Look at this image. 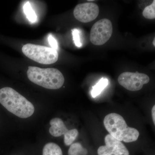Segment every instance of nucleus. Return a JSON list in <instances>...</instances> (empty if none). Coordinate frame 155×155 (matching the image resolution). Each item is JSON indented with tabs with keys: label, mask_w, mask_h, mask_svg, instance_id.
Segmentation results:
<instances>
[{
	"label": "nucleus",
	"mask_w": 155,
	"mask_h": 155,
	"mask_svg": "<svg viewBox=\"0 0 155 155\" xmlns=\"http://www.w3.org/2000/svg\"><path fill=\"white\" fill-rule=\"evenodd\" d=\"M48 40L49 44L51 46V48L56 50L58 49V42H57V40L51 35L50 34L49 35Z\"/></svg>",
	"instance_id": "obj_17"
},
{
	"label": "nucleus",
	"mask_w": 155,
	"mask_h": 155,
	"mask_svg": "<svg viewBox=\"0 0 155 155\" xmlns=\"http://www.w3.org/2000/svg\"><path fill=\"white\" fill-rule=\"evenodd\" d=\"M42 155H63L61 148L54 143H48L45 145Z\"/></svg>",
	"instance_id": "obj_10"
},
{
	"label": "nucleus",
	"mask_w": 155,
	"mask_h": 155,
	"mask_svg": "<svg viewBox=\"0 0 155 155\" xmlns=\"http://www.w3.org/2000/svg\"><path fill=\"white\" fill-rule=\"evenodd\" d=\"M104 141L105 145L98 149V155H129L125 145L110 134L106 136Z\"/></svg>",
	"instance_id": "obj_7"
},
{
	"label": "nucleus",
	"mask_w": 155,
	"mask_h": 155,
	"mask_svg": "<svg viewBox=\"0 0 155 155\" xmlns=\"http://www.w3.org/2000/svg\"><path fill=\"white\" fill-rule=\"evenodd\" d=\"M118 80L119 84L126 89L135 91L141 90L144 84L149 82L150 79L147 75L143 73L124 72L120 74Z\"/></svg>",
	"instance_id": "obj_6"
},
{
	"label": "nucleus",
	"mask_w": 155,
	"mask_h": 155,
	"mask_svg": "<svg viewBox=\"0 0 155 155\" xmlns=\"http://www.w3.org/2000/svg\"><path fill=\"white\" fill-rule=\"evenodd\" d=\"M143 17L147 19H154L155 18V1L152 4L146 7L143 12Z\"/></svg>",
	"instance_id": "obj_15"
},
{
	"label": "nucleus",
	"mask_w": 155,
	"mask_h": 155,
	"mask_svg": "<svg viewBox=\"0 0 155 155\" xmlns=\"http://www.w3.org/2000/svg\"><path fill=\"white\" fill-rule=\"evenodd\" d=\"M24 13L26 15L27 19L30 22H35L37 20V16L35 12L31 5L29 2H26L23 6Z\"/></svg>",
	"instance_id": "obj_13"
},
{
	"label": "nucleus",
	"mask_w": 155,
	"mask_h": 155,
	"mask_svg": "<svg viewBox=\"0 0 155 155\" xmlns=\"http://www.w3.org/2000/svg\"><path fill=\"white\" fill-rule=\"evenodd\" d=\"M72 34L75 46L77 47H81L82 46V44L81 42L80 31L76 28L72 29Z\"/></svg>",
	"instance_id": "obj_16"
},
{
	"label": "nucleus",
	"mask_w": 155,
	"mask_h": 155,
	"mask_svg": "<svg viewBox=\"0 0 155 155\" xmlns=\"http://www.w3.org/2000/svg\"><path fill=\"white\" fill-rule=\"evenodd\" d=\"M152 113V119L153 122L154 124L155 125V106H154L153 107L151 111Z\"/></svg>",
	"instance_id": "obj_18"
},
{
	"label": "nucleus",
	"mask_w": 155,
	"mask_h": 155,
	"mask_svg": "<svg viewBox=\"0 0 155 155\" xmlns=\"http://www.w3.org/2000/svg\"><path fill=\"white\" fill-rule=\"evenodd\" d=\"M78 135V130L76 129L69 130L66 134L64 135V143L66 146H70L72 144Z\"/></svg>",
	"instance_id": "obj_14"
},
{
	"label": "nucleus",
	"mask_w": 155,
	"mask_h": 155,
	"mask_svg": "<svg viewBox=\"0 0 155 155\" xmlns=\"http://www.w3.org/2000/svg\"><path fill=\"white\" fill-rule=\"evenodd\" d=\"M22 51L29 59L41 64H54L58 59L57 50L43 46L27 44L22 47Z\"/></svg>",
	"instance_id": "obj_4"
},
{
	"label": "nucleus",
	"mask_w": 155,
	"mask_h": 155,
	"mask_svg": "<svg viewBox=\"0 0 155 155\" xmlns=\"http://www.w3.org/2000/svg\"><path fill=\"white\" fill-rule=\"evenodd\" d=\"M113 33V25L107 19H100L93 25L90 33V40L93 44L102 45L109 41Z\"/></svg>",
	"instance_id": "obj_5"
},
{
	"label": "nucleus",
	"mask_w": 155,
	"mask_h": 155,
	"mask_svg": "<svg viewBox=\"0 0 155 155\" xmlns=\"http://www.w3.org/2000/svg\"><path fill=\"white\" fill-rule=\"evenodd\" d=\"M88 151L79 143L71 145L68 150V155H87Z\"/></svg>",
	"instance_id": "obj_12"
},
{
	"label": "nucleus",
	"mask_w": 155,
	"mask_h": 155,
	"mask_svg": "<svg viewBox=\"0 0 155 155\" xmlns=\"http://www.w3.org/2000/svg\"><path fill=\"white\" fill-rule=\"evenodd\" d=\"M28 79L33 83L49 89L56 90L63 86L64 78L55 68H41L29 67L27 72Z\"/></svg>",
	"instance_id": "obj_3"
},
{
	"label": "nucleus",
	"mask_w": 155,
	"mask_h": 155,
	"mask_svg": "<svg viewBox=\"0 0 155 155\" xmlns=\"http://www.w3.org/2000/svg\"><path fill=\"white\" fill-rule=\"evenodd\" d=\"M155 39L154 38V40H153V45L154 46H155Z\"/></svg>",
	"instance_id": "obj_19"
},
{
	"label": "nucleus",
	"mask_w": 155,
	"mask_h": 155,
	"mask_svg": "<svg viewBox=\"0 0 155 155\" xmlns=\"http://www.w3.org/2000/svg\"><path fill=\"white\" fill-rule=\"evenodd\" d=\"M109 83V80L107 78H103L99 82L92 87L91 91L92 97L93 98L96 97L101 94L102 91L107 86Z\"/></svg>",
	"instance_id": "obj_11"
},
{
	"label": "nucleus",
	"mask_w": 155,
	"mask_h": 155,
	"mask_svg": "<svg viewBox=\"0 0 155 155\" xmlns=\"http://www.w3.org/2000/svg\"><path fill=\"white\" fill-rule=\"evenodd\" d=\"M50 124L51 127L49 128V132L53 136L58 137L64 135L69 131L64 121L60 118L52 119L50 121Z\"/></svg>",
	"instance_id": "obj_9"
},
{
	"label": "nucleus",
	"mask_w": 155,
	"mask_h": 155,
	"mask_svg": "<svg viewBox=\"0 0 155 155\" xmlns=\"http://www.w3.org/2000/svg\"><path fill=\"white\" fill-rule=\"evenodd\" d=\"M99 13L98 6L92 2L79 4L75 7L73 12L76 19L84 23L93 21L98 16Z\"/></svg>",
	"instance_id": "obj_8"
},
{
	"label": "nucleus",
	"mask_w": 155,
	"mask_h": 155,
	"mask_svg": "<svg viewBox=\"0 0 155 155\" xmlns=\"http://www.w3.org/2000/svg\"><path fill=\"white\" fill-rule=\"evenodd\" d=\"M104 124L109 134L119 141L133 142L138 139L140 133L134 127L127 126L121 115L111 113L105 117Z\"/></svg>",
	"instance_id": "obj_2"
},
{
	"label": "nucleus",
	"mask_w": 155,
	"mask_h": 155,
	"mask_svg": "<svg viewBox=\"0 0 155 155\" xmlns=\"http://www.w3.org/2000/svg\"><path fill=\"white\" fill-rule=\"evenodd\" d=\"M0 103L9 112L22 119L30 117L35 112L33 105L11 87L0 89Z\"/></svg>",
	"instance_id": "obj_1"
}]
</instances>
